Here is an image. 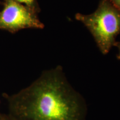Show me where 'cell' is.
<instances>
[{
	"mask_svg": "<svg viewBox=\"0 0 120 120\" xmlns=\"http://www.w3.org/2000/svg\"><path fill=\"white\" fill-rule=\"evenodd\" d=\"M4 97L14 120H86L87 106L61 66L43 71L30 86Z\"/></svg>",
	"mask_w": 120,
	"mask_h": 120,
	"instance_id": "1",
	"label": "cell"
},
{
	"mask_svg": "<svg viewBox=\"0 0 120 120\" xmlns=\"http://www.w3.org/2000/svg\"><path fill=\"white\" fill-rule=\"evenodd\" d=\"M75 17L89 30L101 53H109L120 33V10L109 0H101L94 12L90 15L77 13Z\"/></svg>",
	"mask_w": 120,
	"mask_h": 120,
	"instance_id": "2",
	"label": "cell"
},
{
	"mask_svg": "<svg viewBox=\"0 0 120 120\" xmlns=\"http://www.w3.org/2000/svg\"><path fill=\"white\" fill-rule=\"evenodd\" d=\"M44 27L45 25L35 12L15 1H6L4 8L0 12V29L13 33L26 28Z\"/></svg>",
	"mask_w": 120,
	"mask_h": 120,
	"instance_id": "3",
	"label": "cell"
},
{
	"mask_svg": "<svg viewBox=\"0 0 120 120\" xmlns=\"http://www.w3.org/2000/svg\"><path fill=\"white\" fill-rule=\"evenodd\" d=\"M12 1H15V2L26 6V7H28L37 13L40 11L37 0H12Z\"/></svg>",
	"mask_w": 120,
	"mask_h": 120,
	"instance_id": "4",
	"label": "cell"
},
{
	"mask_svg": "<svg viewBox=\"0 0 120 120\" xmlns=\"http://www.w3.org/2000/svg\"><path fill=\"white\" fill-rule=\"evenodd\" d=\"M0 120H14L8 114L0 113Z\"/></svg>",
	"mask_w": 120,
	"mask_h": 120,
	"instance_id": "5",
	"label": "cell"
},
{
	"mask_svg": "<svg viewBox=\"0 0 120 120\" xmlns=\"http://www.w3.org/2000/svg\"><path fill=\"white\" fill-rule=\"evenodd\" d=\"M109 2L120 11V0H109Z\"/></svg>",
	"mask_w": 120,
	"mask_h": 120,
	"instance_id": "6",
	"label": "cell"
},
{
	"mask_svg": "<svg viewBox=\"0 0 120 120\" xmlns=\"http://www.w3.org/2000/svg\"><path fill=\"white\" fill-rule=\"evenodd\" d=\"M114 46H116V47H117L118 49V53L117 55V59L120 60V42L116 41Z\"/></svg>",
	"mask_w": 120,
	"mask_h": 120,
	"instance_id": "7",
	"label": "cell"
}]
</instances>
